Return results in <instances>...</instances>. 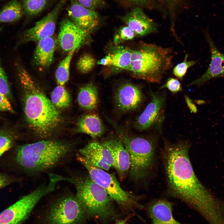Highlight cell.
Segmentation results:
<instances>
[{"label":"cell","mask_w":224,"mask_h":224,"mask_svg":"<svg viewBox=\"0 0 224 224\" xmlns=\"http://www.w3.org/2000/svg\"><path fill=\"white\" fill-rule=\"evenodd\" d=\"M222 162H223V167H224V159L223 160Z\"/></svg>","instance_id":"cell-43"},{"label":"cell","mask_w":224,"mask_h":224,"mask_svg":"<svg viewBox=\"0 0 224 224\" xmlns=\"http://www.w3.org/2000/svg\"><path fill=\"white\" fill-rule=\"evenodd\" d=\"M209 46L211 61L208 68L201 76L187 85V86L196 85L200 86L210 80L224 77V54L216 47L207 30L204 32Z\"/></svg>","instance_id":"cell-15"},{"label":"cell","mask_w":224,"mask_h":224,"mask_svg":"<svg viewBox=\"0 0 224 224\" xmlns=\"http://www.w3.org/2000/svg\"><path fill=\"white\" fill-rule=\"evenodd\" d=\"M187 141L165 142L163 159L168 193L200 214L209 224H216L224 217V200L205 186L194 171Z\"/></svg>","instance_id":"cell-1"},{"label":"cell","mask_w":224,"mask_h":224,"mask_svg":"<svg viewBox=\"0 0 224 224\" xmlns=\"http://www.w3.org/2000/svg\"><path fill=\"white\" fill-rule=\"evenodd\" d=\"M12 182L9 177L0 174V189L10 184Z\"/></svg>","instance_id":"cell-40"},{"label":"cell","mask_w":224,"mask_h":224,"mask_svg":"<svg viewBox=\"0 0 224 224\" xmlns=\"http://www.w3.org/2000/svg\"><path fill=\"white\" fill-rule=\"evenodd\" d=\"M78 153L93 166L108 171L114 167V161L110 151L101 142L88 143L78 150Z\"/></svg>","instance_id":"cell-16"},{"label":"cell","mask_w":224,"mask_h":224,"mask_svg":"<svg viewBox=\"0 0 224 224\" xmlns=\"http://www.w3.org/2000/svg\"><path fill=\"white\" fill-rule=\"evenodd\" d=\"M108 54L112 61L111 66L120 69L127 70L131 61V50L125 46L116 45Z\"/></svg>","instance_id":"cell-24"},{"label":"cell","mask_w":224,"mask_h":224,"mask_svg":"<svg viewBox=\"0 0 224 224\" xmlns=\"http://www.w3.org/2000/svg\"><path fill=\"white\" fill-rule=\"evenodd\" d=\"M23 6L17 0H12L0 11V23L11 22L19 20L23 14Z\"/></svg>","instance_id":"cell-25"},{"label":"cell","mask_w":224,"mask_h":224,"mask_svg":"<svg viewBox=\"0 0 224 224\" xmlns=\"http://www.w3.org/2000/svg\"><path fill=\"white\" fill-rule=\"evenodd\" d=\"M75 151L72 142L52 139L39 140L18 146L15 161L29 175L48 174L69 160Z\"/></svg>","instance_id":"cell-3"},{"label":"cell","mask_w":224,"mask_h":224,"mask_svg":"<svg viewBox=\"0 0 224 224\" xmlns=\"http://www.w3.org/2000/svg\"><path fill=\"white\" fill-rule=\"evenodd\" d=\"M54 189L51 183H42L32 192L2 212L0 213V224H21L38 202L52 193Z\"/></svg>","instance_id":"cell-9"},{"label":"cell","mask_w":224,"mask_h":224,"mask_svg":"<svg viewBox=\"0 0 224 224\" xmlns=\"http://www.w3.org/2000/svg\"><path fill=\"white\" fill-rule=\"evenodd\" d=\"M67 182L74 185L76 196L87 215L104 223L118 217L114 201L106 190L95 182L88 173L72 174L68 177Z\"/></svg>","instance_id":"cell-6"},{"label":"cell","mask_w":224,"mask_h":224,"mask_svg":"<svg viewBox=\"0 0 224 224\" xmlns=\"http://www.w3.org/2000/svg\"><path fill=\"white\" fill-rule=\"evenodd\" d=\"M50 206L47 224H84L86 213L75 194L63 191Z\"/></svg>","instance_id":"cell-8"},{"label":"cell","mask_w":224,"mask_h":224,"mask_svg":"<svg viewBox=\"0 0 224 224\" xmlns=\"http://www.w3.org/2000/svg\"><path fill=\"white\" fill-rule=\"evenodd\" d=\"M57 44V39L52 36L37 42L34 54L35 64L42 68L49 67L53 62Z\"/></svg>","instance_id":"cell-20"},{"label":"cell","mask_w":224,"mask_h":224,"mask_svg":"<svg viewBox=\"0 0 224 224\" xmlns=\"http://www.w3.org/2000/svg\"><path fill=\"white\" fill-rule=\"evenodd\" d=\"M191 0H155L159 10L169 15L173 28L178 15L187 8Z\"/></svg>","instance_id":"cell-23"},{"label":"cell","mask_w":224,"mask_h":224,"mask_svg":"<svg viewBox=\"0 0 224 224\" xmlns=\"http://www.w3.org/2000/svg\"><path fill=\"white\" fill-rule=\"evenodd\" d=\"M68 14L70 20L77 26L88 34L100 23L98 12L85 7L77 0H72Z\"/></svg>","instance_id":"cell-18"},{"label":"cell","mask_w":224,"mask_h":224,"mask_svg":"<svg viewBox=\"0 0 224 224\" xmlns=\"http://www.w3.org/2000/svg\"><path fill=\"white\" fill-rule=\"evenodd\" d=\"M82 5L88 9L95 11L102 7L105 3V0H77Z\"/></svg>","instance_id":"cell-36"},{"label":"cell","mask_w":224,"mask_h":224,"mask_svg":"<svg viewBox=\"0 0 224 224\" xmlns=\"http://www.w3.org/2000/svg\"><path fill=\"white\" fill-rule=\"evenodd\" d=\"M150 93V102L133 123L135 128L140 131L152 128L160 130L164 120L166 94L152 91Z\"/></svg>","instance_id":"cell-10"},{"label":"cell","mask_w":224,"mask_h":224,"mask_svg":"<svg viewBox=\"0 0 224 224\" xmlns=\"http://www.w3.org/2000/svg\"><path fill=\"white\" fill-rule=\"evenodd\" d=\"M185 102L191 112L196 113L197 112V107L191 99L187 96H184Z\"/></svg>","instance_id":"cell-38"},{"label":"cell","mask_w":224,"mask_h":224,"mask_svg":"<svg viewBox=\"0 0 224 224\" xmlns=\"http://www.w3.org/2000/svg\"><path fill=\"white\" fill-rule=\"evenodd\" d=\"M48 0H24L23 7L29 16H35L42 11L46 5Z\"/></svg>","instance_id":"cell-28"},{"label":"cell","mask_w":224,"mask_h":224,"mask_svg":"<svg viewBox=\"0 0 224 224\" xmlns=\"http://www.w3.org/2000/svg\"><path fill=\"white\" fill-rule=\"evenodd\" d=\"M174 55L171 48L141 42L131 50V63L127 70L136 78L159 83L173 67Z\"/></svg>","instance_id":"cell-4"},{"label":"cell","mask_w":224,"mask_h":224,"mask_svg":"<svg viewBox=\"0 0 224 224\" xmlns=\"http://www.w3.org/2000/svg\"><path fill=\"white\" fill-rule=\"evenodd\" d=\"M105 127L98 114L91 112L82 116L77 121V132L89 135L93 138L101 136L105 131Z\"/></svg>","instance_id":"cell-21"},{"label":"cell","mask_w":224,"mask_h":224,"mask_svg":"<svg viewBox=\"0 0 224 224\" xmlns=\"http://www.w3.org/2000/svg\"><path fill=\"white\" fill-rule=\"evenodd\" d=\"M51 98V102L56 108H66L71 101L70 95L64 86L58 85L53 91Z\"/></svg>","instance_id":"cell-27"},{"label":"cell","mask_w":224,"mask_h":224,"mask_svg":"<svg viewBox=\"0 0 224 224\" xmlns=\"http://www.w3.org/2000/svg\"><path fill=\"white\" fill-rule=\"evenodd\" d=\"M112 63V59L109 54L99 60L96 63L98 65L109 66H111Z\"/></svg>","instance_id":"cell-39"},{"label":"cell","mask_w":224,"mask_h":224,"mask_svg":"<svg viewBox=\"0 0 224 224\" xmlns=\"http://www.w3.org/2000/svg\"><path fill=\"white\" fill-rule=\"evenodd\" d=\"M88 34L77 26L70 19L66 18L60 24L58 44L65 52H69L73 49L77 50L85 44Z\"/></svg>","instance_id":"cell-13"},{"label":"cell","mask_w":224,"mask_h":224,"mask_svg":"<svg viewBox=\"0 0 224 224\" xmlns=\"http://www.w3.org/2000/svg\"><path fill=\"white\" fill-rule=\"evenodd\" d=\"M195 102L198 105H202L205 104L206 102L203 100H195Z\"/></svg>","instance_id":"cell-42"},{"label":"cell","mask_w":224,"mask_h":224,"mask_svg":"<svg viewBox=\"0 0 224 224\" xmlns=\"http://www.w3.org/2000/svg\"><path fill=\"white\" fill-rule=\"evenodd\" d=\"M114 98L117 109L121 113H125L138 109L143 101L144 96L141 86L125 82L117 88Z\"/></svg>","instance_id":"cell-12"},{"label":"cell","mask_w":224,"mask_h":224,"mask_svg":"<svg viewBox=\"0 0 224 224\" xmlns=\"http://www.w3.org/2000/svg\"><path fill=\"white\" fill-rule=\"evenodd\" d=\"M18 74L28 126L40 140L50 139L62 124L61 114L25 68L19 66Z\"/></svg>","instance_id":"cell-2"},{"label":"cell","mask_w":224,"mask_h":224,"mask_svg":"<svg viewBox=\"0 0 224 224\" xmlns=\"http://www.w3.org/2000/svg\"><path fill=\"white\" fill-rule=\"evenodd\" d=\"M95 58L88 54L82 55L79 59L77 63L78 70L82 73H86L92 70L96 63Z\"/></svg>","instance_id":"cell-29"},{"label":"cell","mask_w":224,"mask_h":224,"mask_svg":"<svg viewBox=\"0 0 224 224\" xmlns=\"http://www.w3.org/2000/svg\"><path fill=\"white\" fill-rule=\"evenodd\" d=\"M67 0H60L54 8L41 19L37 22L32 27L24 32L22 42H37L52 36L55 30L58 14Z\"/></svg>","instance_id":"cell-11"},{"label":"cell","mask_w":224,"mask_h":224,"mask_svg":"<svg viewBox=\"0 0 224 224\" xmlns=\"http://www.w3.org/2000/svg\"><path fill=\"white\" fill-rule=\"evenodd\" d=\"M110 152L114 161V168L122 180L128 174L130 167L128 151L117 134H110L101 142Z\"/></svg>","instance_id":"cell-14"},{"label":"cell","mask_w":224,"mask_h":224,"mask_svg":"<svg viewBox=\"0 0 224 224\" xmlns=\"http://www.w3.org/2000/svg\"><path fill=\"white\" fill-rule=\"evenodd\" d=\"M98 92L96 86L92 82L88 83L80 88L77 97L80 107L88 111L95 110L98 104Z\"/></svg>","instance_id":"cell-22"},{"label":"cell","mask_w":224,"mask_h":224,"mask_svg":"<svg viewBox=\"0 0 224 224\" xmlns=\"http://www.w3.org/2000/svg\"><path fill=\"white\" fill-rule=\"evenodd\" d=\"M13 137L7 132H0V157L13 145Z\"/></svg>","instance_id":"cell-33"},{"label":"cell","mask_w":224,"mask_h":224,"mask_svg":"<svg viewBox=\"0 0 224 224\" xmlns=\"http://www.w3.org/2000/svg\"><path fill=\"white\" fill-rule=\"evenodd\" d=\"M76 157L86 169L92 179L106 190L122 210L132 211L135 208L144 207L138 202L139 197L124 190L114 175L93 166L78 153L76 154Z\"/></svg>","instance_id":"cell-7"},{"label":"cell","mask_w":224,"mask_h":224,"mask_svg":"<svg viewBox=\"0 0 224 224\" xmlns=\"http://www.w3.org/2000/svg\"><path fill=\"white\" fill-rule=\"evenodd\" d=\"M131 217V215H129L123 219L118 220L116 221L115 224H126Z\"/></svg>","instance_id":"cell-41"},{"label":"cell","mask_w":224,"mask_h":224,"mask_svg":"<svg viewBox=\"0 0 224 224\" xmlns=\"http://www.w3.org/2000/svg\"><path fill=\"white\" fill-rule=\"evenodd\" d=\"M120 18L136 36H144L156 32L157 31V24L150 18L140 7H132L131 10Z\"/></svg>","instance_id":"cell-17"},{"label":"cell","mask_w":224,"mask_h":224,"mask_svg":"<svg viewBox=\"0 0 224 224\" xmlns=\"http://www.w3.org/2000/svg\"><path fill=\"white\" fill-rule=\"evenodd\" d=\"M167 88L173 94H175L182 91L181 84L178 79L172 77L168 78L163 85L160 87L159 89Z\"/></svg>","instance_id":"cell-35"},{"label":"cell","mask_w":224,"mask_h":224,"mask_svg":"<svg viewBox=\"0 0 224 224\" xmlns=\"http://www.w3.org/2000/svg\"><path fill=\"white\" fill-rule=\"evenodd\" d=\"M0 111L15 113L7 97L0 92Z\"/></svg>","instance_id":"cell-37"},{"label":"cell","mask_w":224,"mask_h":224,"mask_svg":"<svg viewBox=\"0 0 224 224\" xmlns=\"http://www.w3.org/2000/svg\"><path fill=\"white\" fill-rule=\"evenodd\" d=\"M0 92L10 98L11 92L6 74L2 68L0 62Z\"/></svg>","instance_id":"cell-34"},{"label":"cell","mask_w":224,"mask_h":224,"mask_svg":"<svg viewBox=\"0 0 224 224\" xmlns=\"http://www.w3.org/2000/svg\"><path fill=\"white\" fill-rule=\"evenodd\" d=\"M134 32L128 26L121 27L114 36V42L116 45L126 41L132 40L136 36Z\"/></svg>","instance_id":"cell-32"},{"label":"cell","mask_w":224,"mask_h":224,"mask_svg":"<svg viewBox=\"0 0 224 224\" xmlns=\"http://www.w3.org/2000/svg\"><path fill=\"white\" fill-rule=\"evenodd\" d=\"M125 6L139 7L150 10H159L158 7L155 0H118Z\"/></svg>","instance_id":"cell-30"},{"label":"cell","mask_w":224,"mask_h":224,"mask_svg":"<svg viewBox=\"0 0 224 224\" xmlns=\"http://www.w3.org/2000/svg\"><path fill=\"white\" fill-rule=\"evenodd\" d=\"M188 54H186L183 61L175 66L173 70V74L181 81H182L188 69L197 62V61L194 60L188 61Z\"/></svg>","instance_id":"cell-31"},{"label":"cell","mask_w":224,"mask_h":224,"mask_svg":"<svg viewBox=\"0 0 224 224\" xmlns=\"http://www.w3.org/2000/svg\"><path fill=\"white\" fill-rule=\"evenodd\" d=\"M113 126L129 153L130 179L137 183L144 180L153 166L156 138L153 136H142L132 134L114 121L106 117Z\"/></svg>","instance_id":"cell-5"},{"label":"cell","mask_w":224,"mask_h":224,"mask_svg":"<svg viewBox=\"0 0 224 224\" xmlns=\"http://www.w3.org/2000/svg\"><path fill=\"white\" fill-rule=\"evenodd\" d=\"M76 50L73 49L68 52L67 56L58 64L55 74L58 85L64 86L68 81L71 60Z\"/></svg>","instance_id":"cell-26"},{"label":"cell","mask_w":224,"mask_h":224,"mask_svg":"<svg viewBox=\"0 0 224 224\" xmlns=\"http://www.w3.org/2000/svg\"><path fill=\"white\" fill-rule=\"evenodd\" d=\"M147 210L152 224H183L175 218L172 204L166 199H157L150 202Z\"/></svg>","instance_id":"cell-19"}]
</instances>
